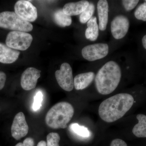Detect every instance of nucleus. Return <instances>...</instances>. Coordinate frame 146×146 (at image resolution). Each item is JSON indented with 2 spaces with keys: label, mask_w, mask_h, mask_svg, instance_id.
Returning <instances> with one entry per match:
<instances>
[{
  "label": "nucleus",
  "mask_w": 146,
  "mask_h": 146,
  "mask_svg": "<svg viewBox=\"0 0 146 146\" xmlns=\"http://www.w3.org/2000/svg\"><path fill=\"white\" fill-rule=\"evenodd\" d=\"M74 110L67 102L58 103L49 110L45 117V122L49 127L53 129H65L67 124L74 116Z\"/></svg>",
  "instance_id": "nucleus-3"
},
{
  "label": "nucleus",
  "mask_w": 146,
  "mask_h": 146,
  "mask_svg": "<svg viewBox=\"0 0 146 146\" xmlns=\"http://www.w3.org/2000/svg\"><path fill=\"white\" fill-rule=\"evenodd\" d=\"M41 71L36 68H28L22 74L21 85L26 91H29L36 87L38 79L41 76Z\"/></svg>",
  "instance_id": "nucleus-11"
},
{
  "label": "nucleus",
  "mask_w": 146,
  "mask_h": 146,
  "mask_svg": "<svg viewBox=\"0 0 146 146\" xmlns=\"http://www.w3.org/2000/svg\"><path fill=\"white\" fill-rule=\"evenodd\" d=\"M34 141L31 138H27L25 139L23 143H19L15 146H34Z\"/></svg>",
  "instance_id": "nucleus-25"
},
{
  "label": "nucleus",
  "mask_w": 146,
  "mask_h": 146,
  "mask_svg": "<svg viewBox=\"0 0 146 146\" xmlns=\"http://www.w3.org/2000/svg\"><path fill=\"white\" fill-rule=\"evenodd\" d=\"M55 75L58 83L62 89L69 92L72 91L74 87L72 70L69 63H63Z\"/></svg>",
  "instance_id": "nucleus-6"
},
{
  "label": "nucleus",
  "mask_w": 146,
  "mask_h": 146,
  "mask_svg": "<svg viewBox=\"0 0 146 146\" xmlns=\"http://www.w3.org/2000/svg\"><path fill=\"white\" fill-rule=\"evenodd\" d=\"M129 20L127 17L120 15L115 17L111 23V31L112 36L116 39L123 38L128 31Z\"/></svg>",
  "instance_id": "nucleus-9"
},
{
  "label": "nucleus",
  "mask_w": 146,
  "mask_h": 146,
  "mask_svg": "<svg viewBox=\"0 0 146 146\" xmlns=\"http://www.w3.org/2000/svg\"><path fill=\"white\" fill-rule=\"evenodd\" d=\"M87 28L85 31L86 39L90 41H95L99 35V26L97 23L96 16L92 17L87 23Z\"/></svg>",
  "instance_id": "nucleus-16"
},
{
  "label": "nucleus",
  "mask_w": 146,
  "mask_h": 146,
  "mask_svg": "<svg viewBox=\"0 0 146 146\" xmlns=\"http://www.w3.org/2000/svg\"><path fill=\"white\" fill-rule=\"evenodd\" d=\"M6 78L5 73L0 71V91L4 87Z\"/></svg>",
  "instance_id": "nucleus-27"
},
{
  "label": "nucleus",
  "mask_w": 146,
  "mask_h": 146,
  "mask_svg": "<svg viewBox=\"0 0 146 146\" xmlns=\"http://www.w3.org/2000/svg\"><path fill=\"white\" fill-rule=\"evenodd\" d=\"M108 2L106 0H100L97 4V9L99 17V28L102 31L106 29L108 22Z\"/></svg>",
  "instance_id": "nucleus-14"
},
{
  "label": "nucleus",
  "mask_w": 146,
  "mask_h": 146,
  "mask_svg": "<svg viewBox=\"0 0 146 146\" xmlns=\"http://www.w3.org/2000/svg\"><path fill=\"white\" fill-rule=\"evenodd\" d=\"M33 39L31 35L27 32L11 31L7 36L6 44L13 49L26 50L30 46Z\"/></svg>",
  "instance_id": "nucleus-5"
},
{
  "label": "nucleus",
  "mask_w": 146,
  "mask_h": 146,
  "mask_svg": "<svg viewBox=\"0 0 146 146\" xmlns=\"http://www.w3.org/2000/svg\"><path fill=\"white\" fill-rule=\"evenodd\" d=\"M71 130L80 137L88 138L91 135V133L87 128L80 126L77 123H73L70 126Z\"/></svg>",
  "instance_id": "nucleus-19"
},
{
  "label": "nucleus",
  "mask_w": 146,
  "mask_h": 146,
  "mask_svg": "<svg viewBox=\"0 0 146 146\" xmlns=\"http://www.w3.org/2000/svg\"><path fill=\"white\" fill-rule=\"evenodd\" d=\"M93 72H89L79 74L75 77L74 80V86L76 90H83L90 85L95 78Z\"/></svg>",
  "instance_id": "nucleus-15"
},
{
  "label": "nucleus",
  "mask_w": 146,
  "mask_h": 146,
  "mask_svg": "<svg viewBox=\"0 0 146 146\" xmlns=\"http://www.w3.org/2000/svg\"><path fill=\"white\" fill-rule=\"evenodd\" d=\"M89 3L87 1H81L76 2L68 3L64 6L63 12L70 16L81 14L89 6Z\"/></svg>",
  "instance_id": "nucleus-13"
},
{
  "label": "nucleus",
  "mask_w": 146,
  "mask_h": 146,
  "mask_svg": "<svg viewBox=\"0 0 146 146\" xmlns=\"http://www.w3.org/2000/svg\"><path fill=\"white\" fill-rule=\"evenodd\" d=\"M29 127L23 112L18 113L15 116L11 127V135L16 140H19L26 136Z\"/></svg>",
  "instance_id": "nucleus-10"
},
{
  "label": "nucleus",
  "mask_w": 146,
  "mask_h": 146,
  "mask_svg": "<svg viewBox=\"0 0 146 146\" xmlns=\"http://www.w3.org/2000/svg\"><path fill=\"white\" fill-rule=\"evenodd\" d=\"M133 103L134 98L130 94H117L102 102L99 108V115L104 121L114 122L123 117Z\"/></svg>",
  "instance_id": "nucleus-1"
},
{
  "label": "nucleus",
  "mask_w": 146,
  "mask_h": 146,
  "mask_svg": "<svg viewBox=\"0 0 146 146\" xmlns=\"http://www.w3.org/2000/svg\"><path fill=\"white\" fill-rule=\"evenodd\" d=\"M43 94L42 92H38L34 97L33 108L35 111L38 110L42 106V102L43 100Z\"/></svg>",
  "instance_id": "nucleus-23"
},
{
  "label": "nucleus",
  "mask_w": 146,
  "mask_h": 146,
  "mask_svg": "<svg viewBox=\"0 0 146 146\" xmlns=\"http://www.w3.org/2000/svg\"><path fill=\"white\" fill-rule=\"evenodd\" d=\"M108 52V45L104 43L88 45L82 50V54L84 58L90 61L104 58L107 55Z\"/></svg>",
  "instance_id": "nucleus-7"
},
{
  "label": "nucleus",
  "mask_w": 146,
  "mask_h": 146,
  "mask_svg": "<svg viewBox=\"0 0 146 146\" xmlns=\"http://www.w3.org/2000/svg\"><path fill=\"white\" fill-rule=\"evenodd\" d=\"M142 44L143 46L146 50V35L143 37L142 39Z\"/></svg>",
  "instance_id": "nucleus-28"
},
{
  "label": "nucleus",
  "mask_w": 146,
  "mask_h": 146,
  "mask_svg": "<svg viewBox=\"0 0 146 146\" xmlns=\"http://www.w3.org/2000/svg\"><path fill=\"white\" fill-rule=\"evenodd\" d=\"M53 19L56 25L62 27L69 26L72 23L71 16L66 15L63 9H58L53 14Z\"/></svg>",
  "instance_id": "nucleus-18"
},
{
  "label": "nucleus",
  "mask_w": 146,
  "mask_h": 146,
  "mask_svg": "<svg viewBox=\"0 0 146 146\" xmlns=\"http://www.w3.org/2000/svg\"><path fill=\"white\" fill-rule=\"evenodd\" d=\"M134 16L138 20L146 22V2L141 4L136 9L134 12Z\"/></svg>",
  "instance_id": "nucleus-21"
},
{
  "label": "nucleus",
  "mask_w": 146,
  "mask_h": 146,
  "mask_svg": "<svg viewBox=\"0 0 146 146\" xmlns=\"http://www.w3.org/2000/svg\"><path fill=\"white\" fill-rule=\"evenodd\" d=\"M95 7L92 3H89V6L80 16V21L81 23L84 24L88 22L93 16L95 11Z\"/></svg>",
  "instance_id": "nucleus-20"
},
{
  "label": "nucleus",
  "mask_w": 146,
  "mask_h": 146,
  "mask_svg": "<svg viewBox=\"0 0 146 146\" xmlns=\"http://www.w3.org/2000/svg\"><path fill=\"white\" fill-rule=\"evenodd\" d=\"M122 1L125 10L129 11L136 7L139 1L138 0H123Z\"/></svg>",
  "instance_id": "nucleus-24"
},
{
  "label": "nucleus",
  "mask_w": 146,
  "mask_h": 146,
  "mask_svg": "<svg viewBox=\"0 0 146 146\" xmlns=\"http://www.w3.org/2000/svg\"><path fill=\"white\" fill-rule=\"evenodd\" d=\"M20 52L0 43V62L4 64L14 63L18 59Z\"/></svg>",
  "instance_id": "nucleus-12"
},
{
  "label": "nucleus",
  "mask_w": 146,
  "mask_h": 146,
  "mask_svg": "<svg viewBox=\"0 0 146 146\" xmlns=\"http://www.w3.org/2000/svg\"><path fill=\"white\" fill-rule=\"evenodd\" d=\"M136 118L138 123L133 127L132 132L138 138H146V115L138 114Z\"/></svg>",
  "instance_id": "nucleus-17"
},
{
  "label": "nucleus",
  "mask_w": 146,
  "mask_h": 146,
  "mask_svg": "<svg viewBox=\"0 0 146 146\" xmlns=\"http://www.w3.org/2000/svg\"><path fill=\"white\" fill-rule=\"evenodd\" d=\"M110 146H127L126 143L121 139H114L111 142Z\"/></svg>",
  "instance_id": "nucleus-26"
},
{
  "label": "nucleus",
  "mask_w": 146,
  "mask_h": 146,
  "mask_svg": "<svg viewBox=\"0 0 146 146\" xmlns=\"http://www.w3.org/2000/svg\"><path fill=\"white\" fill-rule=\"evenodd\" d=\"M47 143L45 141H40L38 144L37 146H47Z\"/></svg>",
  "instance_id": "nucleus-29"
},
{
  "label": "nucleus",
  "mask_w": 146,
  "mask_h": 146,
  "mask_svg": "<svg viewBox=\"0 0 146 146\" xmlns=\"http://www.w3.org/2000/svg\"><path fill=\"white\" fill-rule=\"evenodd\" d=\"M121 77L120 66L115 61H108L98 71L95 77L96 88L99 93L107 95L117 87Z\"/></svg>",
  "instance_id": "nucleus-2"
},
{
  "label": "nucleus",
  "mask_w": 146,
  "mask_h": 146,
  "mask_svg": "<svg viewBox=\"0 0 146 146\" xmlns=\"http://www.w3.org/2000/svg\"><path fill=\"white\" fill-rule=\"evenodd\" d=\"M14 9L19 17L29 23L34 22L37 18V9L29 1H18L15 4Z\"/></svg>",
  "instance_id": "nucleus-8"
},
{
  "label": "nucleus",
  "mask_w": 146,
  "mask_h": 146,
  "mask_svg": "<svg viewBox=\"0 0 146 146\" xmlns=\"http://www.w3.org/2000/svg\"><path fill=\"white\" fill-rule=\"evenodd\" d=\"M0 27L14 31H31L32 25L25 21L12 11H3L0 13Z\"/></svg>",
  "instance_id": "nucleus-4"
},
{
  "label": "nucleus",
  "mask_w": 146,
  "mask_h": 146,
  "mask_svg": "<svg viewBox=\"0 0 146 146\" xmlns=\"http://www.w3.org/2000/svg\"><path fill=\"white\" fill-rule=\"evenodd\" d=\"M145 2H146V1H145Z\"/></svg>",
  "instance_id": "nucleus-30"
},
{
  "label": "nucleus",
  "mask_w": 146,
  "mask_h": 146,
  "mask_svg": "<svg viewBox=\"0 0 146 146\" xmlns=\"http://www.w3.org/2000/svg\"><path fill=\"white\" fill-rule=\"evenodd\" d=\"M60 136L57 133L51 132L47 135V146H59L58 145Z\"/></svg>",
  "instance_id": "nucleus-22"
}]
</instances>
